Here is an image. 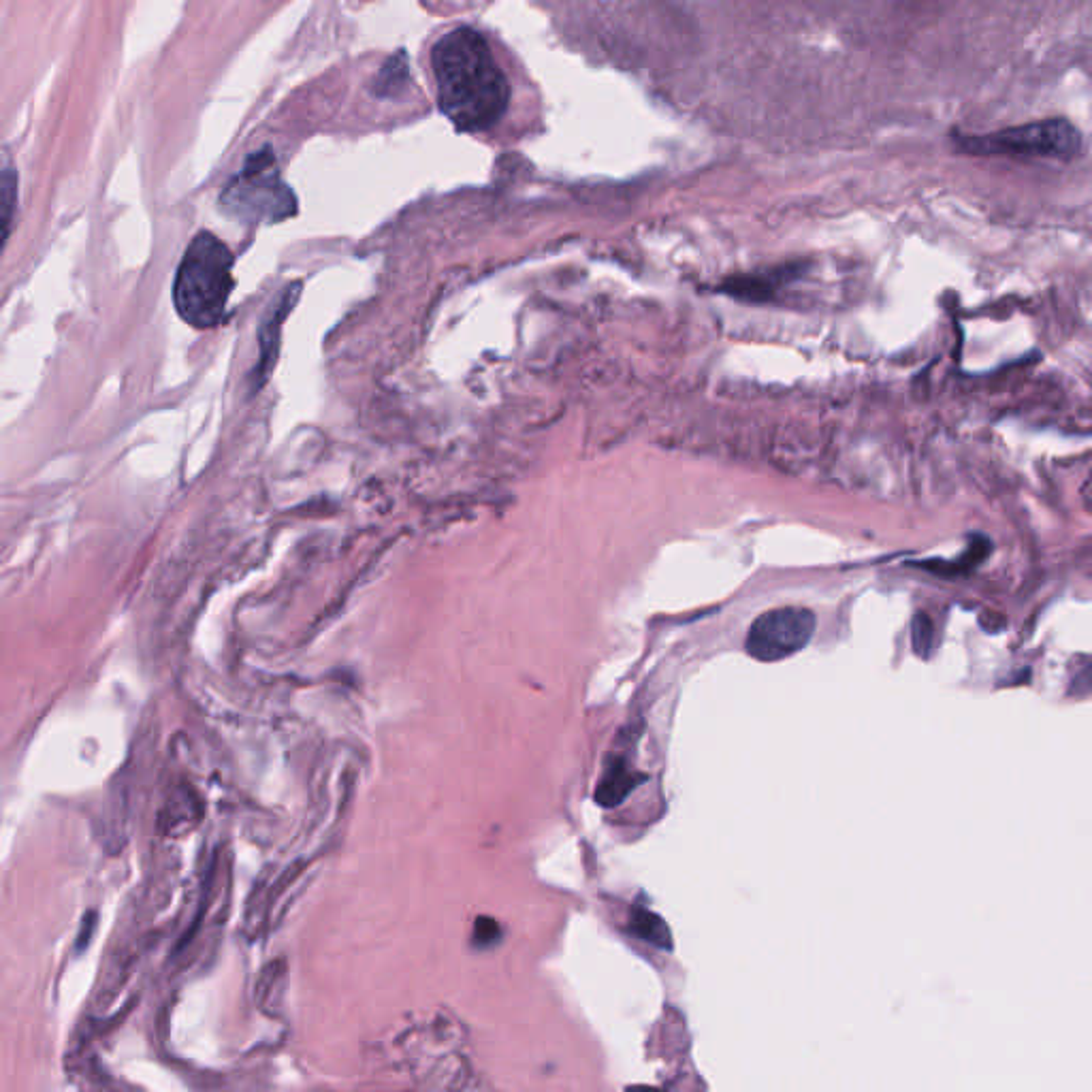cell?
<instances>
[{
  "label": "cell",
  "instance_id": "1",
  "mask_svg": "<svg viewBox=\"0 0 1092 1092\" xmlns=\"http://www.w3.org/2000/svg\"><path fill=\"white\" fill-rule=\"evenodd\" d=\"M431 67L439 109L459 131H489L506 114L508 79L479 31L459 26L446 32L431 50Z\"/></svg>",
  "mask_w": 1092,
  "mask_h": 1092
},
{
  "label": "cell",
  "instance_id": "2",
  "mask_svg": "<svg viewBox=\"0 0 1092 1092\" xmlns=\"http://www.w3.org/2000/svg\"><path fill=\"white\" fill-rule=\"evenodd\" d=\"M233 254L214 233L201 231L188 244L173 284V304L183 323L214 329L226 316L233 292Z\"/></svg>",
  "mask_w": 1092,
  "mask_h": 1092
},
{
  "label": "cell",
  "instance_id": "3",
  "mask_svg": "<svg viewBox=\"0 0 1092 1092\" xmlns=\"http://www.w3.org/2000/svg\"><path fill=\"white\" fill-rule=\"evenodd\" d=\"M220 207L242 223H282L297 214V197L282 180L271 150L263 148L226 183Z\"/></svg>",
  "mask_w": 1092,
  "mask_h": 1092
},
{
  "label": "cell",
  "instance_id": "4",
  "mask_svg": "<svg viewBox=\"0 0 1092 1092\" xmlns=\"http://www.w3.org/2000/svg\"><path fill=\"white\" fill-rule=\"evenodd\" d=\"M958 145L975 156L1017 161H1071L1081 150V135L1062 118L1039 120L988 135H958Z\"/></svg>",
  "mask_w": 1092,
  "mask_h": 1092
},
{
  "label": "cell",
  "instance_id": "5",
  "mask_svg": "<svg viewBox=\"0 0 1092 1092\" xmlns=\"http://www.w3.org/2000/svg\"><path fill=\"white\" fill-rule=\"evenodd\" d=\"M815 632V614L809 609H773L751 623L745 649L758 662H782L803 651Z\"/></svg>",
  "mask_w": 1092,
  "mask_h": 1092
},
{
  "label": "cell",
  "instance_id": "6",
  "mask_svg": "<svg viewBox=\"0 0 1092 1092\" xmlns=\"http://www.w3.org/2000/svg\"><path fill=\"white\" fill-rule=\"evenodd\" d=\"M299 299V284L295 287H289L284 290V295L278 299V306L271 308L269 316L265 318L263 329H261V361L259 367H256V372L252 374V380H254V389H259L261 384L268 380V372L271 367V359L275 361V353H278V344H280V329L284 318H287L289 311L295 306V301Z\"/></svg>",
  "mask_w": 1092,
  "mask_h": 1092
},
{
  "label": "cell",
  "instance_id": "7",
  "mask_svg": "<svg viewBox=\"0 0 1092 1092\" xmlns=\"http://www.w3.org/2000/svg\"><path fill=\"white\" fill-rule=\"evenodd\" d=\"M630 929L638 939H642L645 943H651L653 948L668 950V952L673 950V934H670L668 926L662 917L655 915L653 911L638 907V910H634V913H632V917H630Z\"/></svg>",
  "mask_w": 1092,
  "mask_h": 1092
},
{
  "label": "cell",
  "instance_id": "8",
  "mask_svg": "<svg viewBox=\"0 0 1092 1092\" xmlns=\"http://www.w3.org/2000/svg\"><path fill=\"white\" fill-rule=\"evenodd\" d=\"M636 783H638V775L630 773L626 764H614L607 770V775H604L595 798H598V803L604 806H614L628 796L630 789L634 787Z\"/></svg>",
  "mask_w": 1092,
  "mask_h": 1092
},
{
  "label": "cell",
  "instance_id": "9",
  "mask_svg": "<svg viewBox=\"0 0 1092 1092\" xmlns=\"http://www.w3.org/2000/svg\"><path fill=\"white\" fill-rule=\"evenodd\" d=\"M931 638H932V626L926 614H917L913 621V647L920 655H929L931 651Z\"/></svg>",
  "mask_w": 1092,
  "mask_h": 1092
},
{
  "label": "cell",
  "instance_id": "10",
  "mask_svg": "<svg viewBox=\"0 0 1092 1092\" xmlns=\"http://www.w3.org/2000/svg\"><path fill=\"white\" fill-rule=\"evenodd\" d=\"M3 186H5V188H3V192H5V225H7V235H5V237H9V226H11V212H13V205H15V201H13V192H15V173H13V169H11V167H9V164H7V167H5V180H3Z\"/></svg>",
  "mask_w": 1092,
  "mask_h": 1092
},
{
  "label": "cell",
  "instance_id": "11",
  "mask_svg": "<svg viewBox=\"0 0 1092 1092\" xmlns=\"http://www.w3.org/2000/svg\"><path fill=\"white\" fill-rule=\"evenodd\" d=\"M474 939H476V943H479V945H491V943H495V941L500 939L498 924H495L493 920H484V917H481V920L476 922V934H474Z\"/></svg>",
  "mask_w": 1092,
  "mask_h": 1092
},
{
  "label": "cell",
  "instance_id": "12",
  "mask_svg": "<svg viewBox=\"0 0 1092 1092\" xmlns=\"http://www.w3.org/2000/svg\"><path fill=\"white\" fill-rule=\"evenodd\" d=\"M630 1092H662V1090L649 1088V1086H634V1088H630Z\"/></svg>",
  "mask_w": 1092,
  "mask_h": 1092
}]
</instances>
